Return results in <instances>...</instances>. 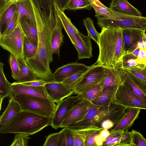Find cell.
<instances>
[{"label": "cell", "instance_id": "obj_40", "mask_svg": "<svg viewBox=\"0 0 146 146\" xmlns=\"http://www.w3.org/2000/svg\"><path fill=\"white\" fill-rule=\"evenodd\" d=\"M101 90V87L99 83L80 95L82 99L86 100L92 102L100 93Z\"/></svg>", "mask_w": 146, "mask_h": 146}, {"label": "cell", "instance_id": "obj_33", "mask_svg": "<svg viewBox=\"0 0 146 146\" xmlns=\"http://www.w3.org/2000/svg\"><path fill=\"white\" fill-rule=\"evenodd\" d=\"M93 126L74 130L75 135V146H85L89 132Z\"/></svg>", "mask_w": 146, "mask_h": 146}, {"label": "cell", "instance_id": "obj_19", "mask_svg": "<svg viewBox=\"0 0 146 146\" xmlns=\"http://www.w3.org/2000/svg\"><path fill=\"white\" fill-rule=\"evenodd\" d=\"M56 24L51 40V51L53 54H57L60 58V48L63 43L64 35L62 30L63 27L59 17L55 12Z\"/></svg>", "mask_w": 146, "mask_h": 146}, {"label": "cell", "instance_id": "obj_4", "mask_svg": "<svg viewBox=\"0 0 146 146\" xmlns=\"http://www.w3.org/2000/svg\"><path fill=\"white\" fill-rule=\"evenodd\" d=\"M12 97L20 105L22 110L32 112L52 118L57 104L51 98H44L21 94H10Z\"/></svg>", "mask_w": 146, "mask_h": 146}, {"label": "cell", "instance_id": "obj_52", "mask_svg": "<svg viewBox=\"0 0 146 146\" xmlns=\"http://www.w3.org/2000/svg\"><path fill=\"white\" fill-rule=\"evenodd\" d=\"M138 48L145 49L142 37L131 46L126 52L131 53L134 50Z\"/></svg>", "mask_w": 146, "mask_h": 146}, {"label": "cell", "instance_id": "obj_18", "mask_svg": "<svg viewBox=\"0 0 146 146\" xmlns=\"http://www.w3.org/2000/svg\"><path fill=\"white\" fill-rule=\"evenodd\" d=\"M141 109L137 108H127L122 118L111 129L122 131L128 130L132 126L135 121L138 118Z\"/></svg>", "mask_w": 146, "mask_h": 146}, {"label": "cell", "instance_id": "obj_58", "mask_svg": "<svg viewBox=\"0 0 146 146\" xmlns=\"http://www.w3.org/2000/svg\"><path fill=\"white\" fill-rule=\"evenodd\" d=\"M144 65H145V66L146 65V61L145 62V63L144 64Z\"/></svg>", "mask_w": 146, "mask_h": 146}, {"label": "cell", "instance_id": "obj_45", "mask_svg": "<svg viewBox=\"0 0 146 146\" xmlns=\"http://www.w3.org/2000/svg\"><path fill=\"white\" fill-rule=\"evenodd\" d=\"M132 137L131 131L128 130L123 131L120 138L118 146H132Z\"/></svg>", "mask_w": 146, "mask_h": 146}, {"label": "cell", "instance_id": "obj_32", "mask_svg": "<svg viewBox=\"0 0 146 146\" xmlns=\"http://www.w3.org/2000/svg\"><path fill=\"white\" fill-rule=\"evenodd\" d=\"M92 7L95 12V17L114 19H118V16L117 12L111 10L110 8L105 6L103 7L98 6L94 4H92Z\"/></svg>", "mask_w": 146, "mask_h": 146}, {"label": "cell", "instance_id": "obj_57", "mask_svg": "<svg viewBox=\"0 0 146 146\" xmlns=\"http://www.w3.org/2000/svg\"><path fill=\"white\" fill-rule=\"evenodd\" d=\"M142 37L143 42L144 48L146 50V34L145 33L143 34Z\"/></svg>", "mask_w": 146, "mask_h": 146}, {"label": "cell", "instance_id": "obj_9", "mask_svg": "<svg viewBox=\"0 0 146 146\" xmlns=\"http://www.w3.org/2000/svg\"><path fill=\"white\" fill-rule=\"evenodd\" d=\"M126 109L113 100L106 105L100 106L98 112L99 119L96 125L99 126L102 121L108 119L111 121L115 126L122 118Z\"/></svg>", "mask_w": 146, "mask_h": 146}, {"label": "cell", "instance_id": "obj_23", "mask_svg": "<svg viewBox=\"0 0 146 146\" xmlns=\"http://www.w3.org/2000/svg\"><path fill=\"white\" fill-rule=\"evenodd\" d=\"M146 29H122L124 41V49L126 52L135 43L140 40Z\"/></svg>", "mask_w": 146, "mask_h": 146}, {"label": "cell", "instance_id": "obj_39", "mask_svg": "<svg viewBox=\"0 0 146 146\" xmlns=\"http://www.w3.org/2000/svg\"><path fill=\"white\" fill-rule=\"evenodd\" d=\"M9 62L11 71V76L15 80L17 81L20 76V68L18 60L13 55L10 54Z\"/></svg>", "mask_w": 146, "mask_h": 146}, {"label": "cell", "instance_id": "obj_25", "mask_svg": "<svg viewBox=\"0 0 146 146\" xmlns=\"http://www.w3.org/2000/svg\"><path fill=\"white\" fill-rule=\"evenodd\" d=\"M118 87L109 86L104 88L92 103L98 106H102L108 104L113 100Z\"/></svg>", "mask_w": 146, "mask_h": 146}, {"label": "cell", "instance_id": "obj_7", "mask_svg": "<svg viewBox=\"0 0 146 146\" xmlns=\"http://www.w3.org/2000/svg\"><path fill=\"white\" fill-rule=\"evenodd\" d=\"M107 73V68L94 64L92 65L74 86L73 88L74 93L77 95L84 94L99 84Z\"/></svg>", "mask_w": 146, "mask_h": 146}, {"label": "cell", "instance_id": "obj_30", "mask_svg": "<svg viewBox=\"0 0 146 146\" xmlns=\"http://www.w3.org/2000/svg\"><path fill=\"white\" fill-rule=\"evenodd\" d=\"M4 63L0 62V98L1 108L3 99L10 96L12 83L9 82L6 78L4 71Z\"/></svg>", "mask_w": 146, "mask_h": 146}, {"label": "cell", "instance_id": "obj_53", "mask_svg": "<svg viewBox=\"0 0 146 146\" xmlns=\"http://www.w3.org/2000/svg\"><path fill=\"white\" fill-rule=\"evenodd\" d=\"M104 142L103 139L100 135L99 133L96 136L95 138V146H102Z\"/></svg>", "mask_w": 146, "mask_h": 146}, {"label": "cell", "instance_id": "obj_35", "mask_svg": "<svg viewBox=\"0 0 146 146\" xmlns=\"http://www.w3.org/2000/svg\"><path fill=\"white\" fill-rule=\"evenodd\" d=\"M92 4L88 0H70L66 10H76L85 9L90 10Z\"/></svg>", "mask_w": 146, "mask_h": 146}, {"label": "cell", "instance_id": "obj_31", "mask_svg": "<svg viewBox=\"0 0 146 146\" xmlns=\"http://www.w3.org/2000/svg\"><path fill=\"white\" fill-rule=\"evenodd\" d=\"M16 10V3L13 4L7 9L0 17V36L2 35L5 31Z\"/></svg>", "mask_w": 146, "mask_h": 146}, {"label": "cell", "instance_id": "obj_44", "mask_svg": "<svg viewBox=\"0 0 146 146\" xmlns=\"http://www.w3.org/2000/svg\"><path fill=\"white\" fill-rule=\"evenodd\" d=\"M28 135L18 133L16 135L14 140L10 146H27L29 139L30 138Z\"/></svg>", "mask_w": 146, "mask_h": 146}, {"label": "cell", "instance_id": "obj_14", "mask_svg": "<svg viewBox=\"0 0 146 146\" xmlns=\"http://www.w3.org/2000/svg\"><path fill=\"white\" fill-rule=\"evenodd\" d=\"M121 70L123 82L136 95L146 102V84L128 72Z\"/></svg>", "mask_w": 146, "mask_h": 146}, {"label": "cell", "instance_id": "obj_5", "mask_svg": "<svg viewBox=\"0 0 146 146\" xmlns=\"http://www.w3.org/2000/svg\"><path fill=\"white\" fill-rule=\"evenodd\" d=\"M118 19L96 17L97 24L101 29H137L146 30V17L137 16L117 13Z\"/></svg>", "mask_w": 146, "mask_h": 146}, {"label": "cell", "instance_id": "obj_38", "mask_svg": "<svg viewBox=\"0 0 146 146\" xmlns=\"http://www.w3.org/2000/svg\"><path fill=\"white\" fill-rule=\"evenodd\" d=\"M90 68L76 73L67 77L62 82L64 84L73 89V88L75 84L86 73Z\"/></svg>", "mask_w": 146, "mask_h": 146}, {"label": "cell", "instance_id": "obj_55", "mask_svg": "<svg viewBox=\"0 0 146 146\" xmlns=\"http://www.w3.org/2000/svg\"><path fill=\"white\" fill-rule=\"evenodd\" d=\"M92 4H94L98 6L103 7L105 5L102 3L99 0H88Z\"/></svg>", "mask_w": 146, "mask_h": 146}, {"label": "cell", "instance_id": "obj_28", "mask_svg": "<svg viewBox=\"0 0 146 146\" xmlns=\"http://www.w3.org/2000/svg\"><path fill=\"white\" fill-rule=\"evenodd\" d=\"M137 58L132 53L126 52L122 57L116 68L125 70L136 67L145 66L144 64H140L138 62Z\"/></svg>", "mask_w": 146, "mask_h": 146}, {"label": "cell", "instance_id": "obj_34", "mask_svg": "<svg viewBox=\"0 0 146 146\" xmlns=\"http://www.w3.org/2000/svg\"><path fill=\"white\" fill-rule=\"evenodd\" d=\"M83 23L87 29L88 35L98 44L100 34L96 30L93 21L90 18L87 17L84 20Z\"/></svg>", "mask_w": 146, "mask_h": 146}, {"label": "cell", "instance_id": "obj_51", "mask_svg": "<svg viewBox=\"0 0 146 146\" xmlns=\"http://www.w3.org/2000/svg\"><path fill=\"white\" fill-rule=\"evenodd\" d=\"M113 123L110 120L107 119L102 121L99 126L103 129L109 130L112 128L114 126Z\"/></svg>", "mask_w": 146, "mask_h": 146}, {"label": "cell", "instance_id": "obj_21", "mask_svg": "<svg viewBox=\"0 0 146 146\" xmlns=\"http://www.w3.org/2000/svg\"><path fill=\"white\" fill-rule=\"evenodd\" d=\"M53 3L55 11L60 19L63 28L74 45L77 42L76 35L79 31L72 23L70 19L66 15L64 11L59 9L54 3Z\"/></svg>", "mask_w": 146, "mask_h": 146}, {"label": "cell", "instance_id": "obj_42", "mask_svg": "<svg viewBox=\"0 0 146 146\" xmlns=\"http://www.w3.org/2000/svg\"><path fill=\"white\" fill-rule=\"evenodd\" d=\"M103 129L100 127L93 125L89 132L85 146H95V138Z\"/></svg>", "mask_w": 146, "mask_h": 146}, {"label": "cell", "instance_id": "obj_13", "mask_svg": "<svg viewBox=\"0 0 146 146\" xmlns=\"http://www.w3.org/2000/svg\"><path fill=\"white\" fill-rule=\"evenodd\" d=\"M44 86L51 98L57 104L74 93L72 89L66 86L62 82L51 81L46 84Z\"/></svg>", "mask_w": 146, "mask_h": 146}, {"label": "cell", "instance_id": "obj_20", "mask_svg": "<svg viewBox=\"0 0 146 146\" xmlns=\"http://www.w3.org/2000/svg\"><path fill=\"white\" fill-rule=\"evenodd\" d=\"M110 8L115 12L125 15L142 16L141 12L131 5L128 0H112Z\"/></svg>", "mask_w": 146, "mask_h": 146}, {"label": "cell", "instance_id": "obj_2", "mask_svg": "<svg viewBox=\"0 0 146 146\" xmlns=\"http://www.w3.org/2000/svg\"><path fill=\"white\" fill-rule=\"evenodd\" d=\"M100 33L99 53L94 64L107 68H115L126 52L122 29L103 27Z\"/></svg>", "mask_w": 146, "mask_h": 146}, {"label": "cell", "instance_id": "obj_22", "mask_svg": "<svg viewBox=\"0 0 146 146\" xmlns=\"http://www.w3.org/2000/svg\"><path fill=\"white\" fill-rule=\"evenodd\" d=\"M9 98L8 106L0 116V128L7 125L21 110L19 104L12 97Z\"/></svg>", "mask_w": 146, "mask_h": 146}, {"label": "cell", "instance_id": "obj_1", "mask_svg": "<svg viewBox=\"0 0 146 146\" xmlns=\"http://www.w3.org/2000/svg\"><path fill=\"white\" fill-rule=\"evenodd\" d=\"M35 17L38 33L37 48L34 56L25 61L40 79L53 81V73L50 64L53 61L51 40L55 26V11L49 15L40 7L37 0H30Z\"/></svg>", "mask_w": 146, "mask_h": 146}, {"label": "cell", "instance_id": "obj_50", "mask_svg": "<svg viewBox=\"0 0 146 146\" xmlns=\"http://www.w3.org/2000/svg\"><path fill=\"white\" fill-rule=\"evenodd\" d=\"M70 0H53L58 7L61 10L64 11L66 10Z\"/></svg>", "mask_w": 146, "mask_h": 146}, {"label": "cell", "instance_id": "obj_54", "mask_svg": "<svg viewBox=\"0 0 146 146\" xmlns=\"http://www.w3.org/2000/svg\"><path fill=\"white\" fill-rule=\"evenodd\" d=\"M110 134V131L104 129L101 130L99 133V134L103 138L104 141L109 136Z\"/></svg>", "mask_w": 146, "mask_h": 146}, {"label": "cell", "instance_id": "obj_12", "mask_svg": "<svg viewBox=\"0 0 146 146\" xmlns=\"http://www.w3.org/2000/svg\"><path fill=\"white\" fill-rule=\"evenodd\" d=\"M10 94H21L44 98H51L44 86H31L18 82L12 83Z\"/></svg>", "mask_w": 146, "mask_h": 146}, {"label": "cell", "instance_id": "obj_56", "mask_svg": "<svg viewBox=\"0 0 146 146\" xmlns=\"http://www.w3.org/2000/svg\"><path fill=\"white\" fill-rule=\"evenodd\" d=\"M140 50V48H138L134 50L131 53L137 57L139 54Z\"/></svg>", "mask_w": 146, "mask_h": 146}, {"label": "cell", "instance_id": "obj_37", "mask_svg": "<svg viewBox=\"0 0 146 146\" xmlns=\"http://www.w3.org/2000/svg\"><path fill=\"white\" fill-rule=\"evenodd\" d=\"M123 131L121 130H114L111 129L110 130V135L104 142L102 146H118Z\"/></svg>", "mask_w": 146, "mask_h": 146}, {"label": "cell", "instance_id": "obj_8", "mask_svg": "<svg viewBox=\"0 0 146 146\" xmlns=\"http://www.w3.org/2000/svg\"><path fill=\"white\" fill-rule=\"evenodd\" d=\"M113 101L126 108H137L146 110V102L136 95L123 82L117 88Z\"/></svg>", "mask_w": 146, "mask_h": 146}, {"label": "cell", "instance_id": "obj_43", "mask_svg": "<svg viewBox=\"0 0 146 146\" xmlns=\"http://www.w3.org/2000/svg\"><path fill=\"white\" fill-rule=\"evenodd\" d=\"M131 132L132 146H146V139L139 132L133 129Z\"/></svg>", "mask_w": 146, "mask_h": 146}, {"label": "cell", "instance_id": "obj_36", "mask_svg": "<svg viewBox=\"0 0 146 146\" xmlns=\"http://www.w3.org/2000/svg\"><path fill=\"white\" fill-rule=\"evenodd\" d=\"M37 46L33 44L25 36L24 40L23 52L25 60L32 58L35 55Z\"/></svg>", "mask_w": 146, "mask_h": 146}, {"label": "cell", "instance_id": "obj_26", "mask_svg": "<svg viewBox=\"0 0 146 146\" xmlns=\"http://www.w3.org/2000/svg\"><path fill=\"white\" fill-rule=\"evenodd\" d=\"M17 59L20 68V76L17 82L22 83L40 79L25 61Z\"/></svg>", "mask_w": 146, "mask_h": 146}, {"label": "cell", "instance_id": "obj_11", "mask_svg": "<svg viewBox=\"0 0 146 146\" xmlns=\"http://www.w3.org/2000/svg\"><path fill=\"white\" fill-rule=\"evenodd\" d=\"M92 104V102L82 99L71 108L66 115L60 128H63L80 120L87 113Z\"/></svg>", "mask_w": 146, "mask_h": 146}, {"label": "cell", "instance_id": "obj_48", "mask_svg": "<svg viewBox=\"0 0 146 146\" xmlns=\"http://www.w3.org/2000/svg\"><path fill=\"white\" fill-rule=\"evenodd\" d=\"M49 82L46 81L42 79H38L35 80L21 83L28 85L38 86H44L46 84L48 83Z\"/></svg>", "mask_w": 146, "mask_h": 146}, {"label": "cell", "instance_id": "obj_41", "mask_svg": "<svg viewBox=\"0 0 146 146\" xmlns=\"http://www.w3.org/2000/svg\"><path fill=\"white\" fill-rule=\"evenodd\" d=\"M123 70L132 74L146 84V65L143 67H136Z\"/></svg>", "mask_w": 146, "mask_h": 146}, {"label": "cell", "instance_id": "obj_17", "mask_svg": "<svg viewBox=\"0 0 146 146\" xmlns=\"http://www.w3.org/2000/svg\"><path fill=\"white\" fill-rule=\"evenodd\" d=\"M76 37L77 42L74 46L78 52V59L92 57L93 56L92 47L90 37L79 31L77 33Z\"/></svg>", "mask_w": 146, "mask_h": 146}, {"label": "cell", "instance_id": "obj_47", "mask_svg": "<svg viewBox=\"0 0 146 146\" xmlns=\"http://www.w3.org/2000/svg\"><path fill=\"white\" fill-rule=\"evenodd\" d=\"M59 132L50 134L46 137L43 146H58Z\"/></svg>", "mask_w": 146, "mask_h": 146}, {"label": "cell", "instance_id": "obj_15", "mask_svg": "<svg viewBox=\"0 0 146 146\" xmlns=\"http://www.w3.org/2000/svg\"><path fill=\"white\" fill-rule=\"evenodd\" d=\"M90 66H87L83 63L74 62L59 67L53 73V81L62 82L70 75L83 70L89 68Z\"/></svg>", "mask_w": 146, "mask_h": 146}, {"label": "cell", "instance_id": "obj_16", "mask_svg": "<svg viewBox=\"0 0 146 146\" xmlns=\"http://www.w3.org/2000/svg\"><path fill=\"white\" fill-rule=\"evenodd\" d=\"M100 106L92 103L89 110L82 118L66 127L75 130L96 125L99 119Z\"/></svg>", "mask_w": 146, "mask_h": 146}, {"label": "cell", "instance_id": "obj_24", "mask_svg": "<svg viewBox=\"0 0 146 146\" xmlns=\"http://www.w3.org/2000/svg\"><path fill=\"white\" fill-rule=\"evenodd\" d=\"M19 21L25 36L33 44L37 45L38 33L36 24L25 16L21 17Z\"/></svg>", "mask_w": 146, "mask_h": 146}, {"label": "cell", "instance_id": "obj_3", "mask_svg": "<svg viewBox=\"0 0 146 146\" xmlns=\"http://www.w3.org/2000/svg\"><path fill=\"white\" fill-rule=\"evenodd\" d=\"M51 118L21 110L7 125L0 128V133H22L32 135L51 126Z\"/></svg>", "mask_w": 146, "mask_h": 146}, {"label": "cell", "instance_id": "obj_29", "mask_svg": "<svg viewBox=\"0 0 146 146\" xmlns=\"http://www.w3.org/2000/svg\"><path fill=\"white\" fill-rule=\"evenodd\" d=\"M58 146H75L74 130L67 127L59 132Z\"/></svg>", "mask_w": 146, "mask_h": 146}, {"label": "cell", "instance_id": "obj_27", "mask_svg": "<svg viewBox=\"0 0 146 146\" xmlns=\"http://www.w3.org/2000/svg\"><path fill=\"white\" fill-rule=\"evenodd\" d=\"M19 20L23 16H25L36 24L33 8L30 0H23L16 3Z\"/></svg>", "mask_w": 146, "mask_h": 146}, {"label": "cell", "instance_id": "obj_6", "mask_svg": "<svg viewBox=\"0 0 146 146\" xmlns=\"http://www.w3.org/2000/svg\"><path fill=\"white\" fill-rule=\"evenodd\" d=\"M25 36L19 21L16 28L10 34L0 36V46L16 58L25 61L23 52Z\"/></svg>", "mask_w": 146, "mask_h": 146}, {"label": "cell", "instance_id": "obj_49", "mask_svg": "<svg viewBox=\"0 0 146 146\" xmlns=\"http://www.w3.org/2000/svg\"><path fill=\"white\" fill-rule=\"evenodd\" d=\"M136 60L139 64L144 65L146 61V50L145 49L140 48Z\"/></svg>", "mask_w": 146, "mask_h": 146}, {"label": "cell", "instance_id": "obj_10", "mask_svg": "<svg viewBox=\"0 0 146 146\" xmlns=\"http://www.w3.org/2000/svg\"><path fill=\"white\" fill-rule=\"evenodd\" d=\"M82 99L80 95L69 96L57 104L54 115L51 118V126L57 129L63 121L67 114L73 106Z\"/></svg>", "mask_w": 146, "mask_h": 146}, {"label": "cell", "instance_id": "obj_46", "mask_svg": "<svg viewBox=\"0 0 146 146\" xmlns=\"http://www.w3.org/2000/svg\"><path fill=\"white\" fill-rule=\"evenodd\" d=\"M19 21V19L18 13L16 10L14 13L12 19L8 24L5 31L3 35H8L11 33L16 27Z\"/></svg>", "mask_w": 146, "mask_h": 146}]
</instances>
